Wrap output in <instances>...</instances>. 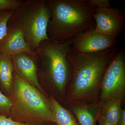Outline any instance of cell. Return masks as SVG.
<instances>
[{
    "label": "cell",
    "instance_id": "cell-1",
    "mask_svg": "<svg viewBox=\"0 0 125 125\" xmlns=\"http://www.w3.org/2000/svg\"><path fill=\"white\" fill-rule=\"evenodd\" d=\"M117 51L115 46L96 53L83 54L72 46L67 58L73 75L66 91L65 107L72 102L98 99L104 73Z\"/></svg>",
    "mask_w": 125,
    "mask_h": 125
},
{
    "label": "cell",
    "instance_id": "cell-2",
    "mask_svg": "<svg viewBox=\"0 0 125 125\" xmlns=\"http://www.w3.org/2000/svg\"><path fill=\"white\" fill-rule=\"evenodd\" d=\"M73 38L61 43L44 40L36 51L40 63V67H38L40 84L43 85L49 96H52L64 107L66 91L73 75L67 54Z\"/></svg>",
    "mask_w": 125,
    "mask_h": 125
},
{
    "label": "cell",
    "instance_id": "cell-3",
    "mask_svg": "<svg viewBox=\"0 0 125 125\" xmlns=\"http://www.w3.org/2000/svg\"><path fill=\"white\" fill-rule=\"evenodd\" d=\"M52 12L47 33L53 42L61 43L94 29L95 7L88 0H46Z\"/></svg>",
    "mask_w": 125,
    "mask_h": 125
},
{
    "label": "cell",
    "instance_id": "cell-4",
    "mask_svg": "<svg viewBox=\"0 0 125 125\" xmlns=\"http://www.w3.org/2000/svg\"><path fill=\"white\" fill-rule=\"evenodd\" d=\"M12 102L10 117L29 125L52 123L49 95L28 83L14 72V87L10 97Z\"/></svg>",
    "mask_w": 125,
    "mask_h": 125
},
{
    "label": "cell",
    "instance_id": "cell-5",
    "mask_svg": "<svg viewBox=\"0 0 125 125\" xmlns=\"http://www.w3.org/2000/svg\"><path fill=\"white\" fill-rule=\"evenodd\" d=\"M51 18L46 0H27L15 11L8 24L20 28L25 42L36 52L41 42L50 40L47 29Z\"/></svg>",
    "mask_w": 125,
    "mask_h": 125
},
{
    "label": "cell",
    "instance_id": "cell-6",
    "mask_svg": "<svg viewBox=\"0 0 125 125\" xmlns=\"http://www.w3.org/2000/svg\"><path fill=\"white\" fill-rule=\"evenodd\" d=\"M125 97V54L118 51L109 62L101 81L98 99L101 103L111 98Z\"/></svg>",
    "mask_w": 125,
    "mask_h": 125
},
{
    "label": "cell",
    "instance_id": "cell-7",
    "mask_svg": "<svg viewBox=\"0 0 125 125\" xmlns=\"http://www.w3.org/2000/svg\"><path fill=\"white\" fill-rule=\"evenodd\" d=\"M93 17L96 32L117 38L124 29L125 16L119 8L95 7Z\"/></svg>",
    "mask_w": 125,
    "mask_h": 125
},
{
    "label": "cell",
    "instance_id": "cell-8",
    "mask_svg": "<svg viewBox=\"0 0 125 125\" xmlns=\"http://www.w3.org/2000/svg\"><path fill=\"white\" fill-rule=\"evenodd\" d=\"M94 30L74 37L72 46L80 53L91 54L103 51L116 46V38L96 32Z\"/></svg>",
    "mask_w": 125,
    "mask_h": 125
},
{
    "label": "cell",
    "instance_id": "cell-9",
    "mask_svg": "<svg viewBox=\"0 0 125 125\" xmlns=\"http://www.w3.org/2000/svg\"><path fill=\"white\" fill-rule=\"evenodd\" d=\"M14 72L21 79L48 95L40 84L38 75V56L22 52L12 56Z\"/></svg>",
    "mask_w": 125,
    "mask_h": 125
},
{
    "label": "cell",
    "instance_id": "cell-10",
    "mask_svg": "<svg viewBox=\"0 0 125 125\" xmlns=\"http://www.w3.org/2000/svg\"><path fill=\"white\" fill-rule=\"evenodd\" d=\"M27 52L36 55L25 40L23 31L19 27L8 24L7 33L0 40V54L13 56L16 54Z\"/></svg>",
    "mask_w": 125,
    "mask_h": 125
},
{
    "label": "cell",
    "instance_id": "cell-11",
    "mask_svg": "<svg viewBox=\"0 0 125 125\" xmlns=\"http://www.w3.org/2000/svg\"><path fill=\"white\" fill-rule=\"evenodd\" d=\"M101 107V103L97 99L72 102L65 107L73 113L80 125H97Z\"/></svg>",
    "mask_w": 125,
    "mask_h": 125
},
{
    "label": "cell",
    "instance_id": "cell-12",
    "mask_svg": "<svg viewBox=\"0 0 125 125\" xmlns=\"http://www.w3.org/2000/svg\"><path fill=\"white\" fill-rule=\"evenodd\" d=\"M12 57L0 54V88L2 93L10 97L14 87V68Z\"/></svg>",
    "mask_w": 125,
    "mask_h": 125
},
{
    "label": "cell",
    "instance_id": "cell-13",
    "mask_svg": "<svg viewBox=\"0 0 125 125\" xmlns=\"http://www.w3.org/2000/svg\"><path fill=\"white\" fill-rule=\"evenodd\" d=\"M52 111V123L56 125H80L69 109L63 106L52 96H49Z\"/></svg>",
    "mask_w": 125,
    "mask_h": 125
},
{
    "label": "cell",
    "instance_id": "cell-14",
    "mask_svg": "<svg viewBox=\"0 0 125 125\" xmlns=\"http://www.w3.org/2000/svg\"><path fill=\"white\" fill-rule=\"evenodd\" d=\"M123 102L121 99L111 98L101 103V115L110 123L117 125L122 112Z\"/></svg>",
    "mask_w": 125,
    "mask_h": 125
},
{
    "label": "cell",
    "instance_id": "cell-15",
    "mask_svg": "<svg viewBox=\"0 0 125 125\" xmlns=\"http://www.w3.org/2000/svg\"><path fill=\"white\" fill-rule=\"evenodd\" d=\"M15 11L11 10L0 11V40L6 34L9 20Z\"/></svg>",
    "mask_w": 125,
    "mask_h": 125
},
{
    "label": "cell",
    "instance_id": "cell-16",
    "mask_svg": "<svg viewBox=\"0 0 125 125\" xmlns=\"http://www.w3.org/2000/svg\"><path fill=\"white\" fill-rule=\"evenodd\" d=\"M12 106V101L10 98L0 90V115L10 117Z\"/></svg>",
    "mask_w": 125,
    "mask_h": 125
},
{
    "label": "cell",
    "instance_id": "cell-17",
    "mask_svg": "<svg viewBox=\"0 0 125 125\" xmlns=\"http://www.w3.org/2000/svg\"><path fill=\"white\" fill-rule=\"evenodd\" d=\"M24 1L22 0H0V11L8 10H16Z\"/></svg>",
    "mask_w": 125,
    "mask_h": 125
},
{
    "label": "cell",
    "instance_id": "cell-18",
    "mask_svg": "<svg viewBox=\"0 0 125 125\" xmlns=\"http://www.w3.org/2000/svg\"><path fill=\"white\" fill-rule=\"evenodd\" d=\"M88 2L93 6L98 8L111 7L109 0H88Z\"/></svg>",
    "mask_w": 125,
    "mask_h": 125
},
{
    "label": "cell",
    "instance_id": "cell-19",
    "mask_svg": "<svg viewBox=\"0 0 125 125\" xmlns=\"http://www.w3.org/2000/svg\"><path fill=\"white\" fill-rule=\"evenodd\" d=\"M0 125H29L14 120L10 117L0 115Z\"/></svg>",
    "mask_w": 125,
    "mask_h": 125
},
{
    "label": "cell",
    "instance_id": "cell-20",
    "mask_svg": "<svg viewBox=\"0 0 125 125\" xmlns=\"http://www.w3.org/2000/svg\"><path fill=\"white\" fill-rule=\"evenodd\" d=\"M97 122L99 125H115L107 120L101 114L98 118Z\"/></svg>",
    "mask_w": 125,
    "mask_h": 125
},
{
    "label": "cell",
    "instance_id": "cell-21",
    "mask_svg": "<svg viewBox=\"0 0 125 125\" xmlns=\"http://www.w3.org/2000/svg\"><path fill=\"white\" fill-rule=\"evenodd\" d=\"M117 125H125V109H122L120 118Z\"/></svg>",
    "mask_w": 125,
    "mask_h": 125
}]
</instances>
